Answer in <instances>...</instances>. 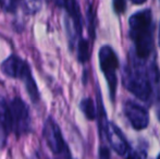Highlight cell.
Returning a JSON list of instances; mask_svg holds the SVG:
<instances>
[{
	"instance_id": "8fae6325",
	"label": "cell",
	"mask_w": 160,
	"mask_h": 159,
	"mask_svg": "<svg viewBox=\"0 0 160 159\" xmlns=\"http://www.w3.org/2000/svg\"><path fill=\"white\" fill-rule=\"evenodd\" d=\"M97 102H98V117H99L98 127H99V132H100V136H101V138H103L105 136L108 137V127H109V123H108L107 117H106V115H105V110H103L100 94L97 95Z\"/></svg>"
},
{
	"instance_id": "4fadbf2b",
	"label": "cell",
	"mask_w": 160,
	"mask_h": 159,
	"mask_svg": "<svg viewBox=\"0 0 160 159\" xmlns=\"http://www.w3.org/2000/svg\"><path fill=\"white\" fill-rule=\"evenodd\" d=\"M89 57H91V52H89V44L86 39L81 38L78 44V59L81 63H85L88 61Z\"/></svg>"
},
{
	"instance_id": "2e32d148",
	"label": "cell",
	"mask_w": 160,
	"mask_h": 159,
	"mask_svg": "<svg viewBox=\"0 0 160 159\" xmlns=\"http://www.w3.org/2000/svg\"><path fill=\"white\" fill-rule=\"evenodd\" d=\"M87 15H88V23H89L88 30H89V33H91V36L94 38V37H95V32H94V13H93V11H92V8H88Z\"/></svg>"
},
{
	"instance_id": "52a82bcc",
	"label": "cell",
	"mask_w": 160,
	"mask_h": 159,
	"mask_svg": "<svg viewBox=\"0 0 160 159\" xmlns=\"http://www.w3.org/2000/svg\"><path fill=\"white\" fill-rule=\"evenodd\" d=\"M11 132H13V122L10 104L0 95V149L6 146Z\"/></svg>"
},
{
	"instance_id": "ac0fdd59",
	"label": "cell",
	"mask_w": 160,
	"mask_h": 159,
	"mask_svg": "<svg viewBox=\"0 0 160 159\" xmlns=\"http://www.w3.org/2000/svg\"><path fill=\"white\" fill-rule=\"evenodd\" d=\"M110 157V153L109 149L105 146H101L99 149V159H109Z\"/></svg>"
},
{
	"instance_id": "8992f818",
	"label": "cell",
	"mask_w": 160,
	"mask_h": 159,
	"mask_svg": "<svg viewBox=\"0 0 160 159\" xmlns=\"http://www.w3.org/2000/svg\"><path fill=\"white\" fill-rule=\"evenodd\" d=\"M125 84L128 89L132 92L139 99L146 100L150 95V83L146 74L141 71H131L130 74L125 77Z\"/></svg>"
},
{
	"instance_id": "277c9868",
	"label": "cell",
	"mask_w": 160,
	"mask_h": 159,
	"mask_svg": "<svg viewBox=\"0 0 160 159\" xmlns=\"http://www.w3.org/2000/svg\"><path fill=\"white\" fill-rule=\"evenodd\" d=\"M11 115H12L13 132L17 137L32 132V118H31L30 109L23 99L20 97H14L10 102Z\"/></svg>"
},
{
	"instance_id": "9c48e42d",
	"label": "cell",
	"mask_w": 160,
	"mask_h": 159,
	"mask_svg": "<svg viewBox=\"0 0 160 159\" xmlns=\"http://www.w3.org/2000/svg\"><path fill=\"white\" fill-rule=\"evenodd\" d=\"M56 4L62 7L68 13V17L71 19L73 28L78 35L82 34V17H81L80 6L76 1H56Z\"/></svg>"
},
{
	"instance_id": "ba28073f",
	"label": "cell",
	"mask_w": 160,
	"mask_h": 159,
	"mask_svg": "<svg viewBox=\"0 0 160 159\" xmlns=\"http://www.w3.org/2000/svg\"><path fill=\"white\" fill-rule=\"evenodd\" d=\"M124 112L135 130H143L148 125L149 117L144 107L128 100L124 105Z\"/></svg>"
},
{
	"instance_id": "3957f363",
	"label": "cell",
	"mask_w": 160,
	"mask_h": 159,
	"mask_svg": "<svg viewBox=\"0 0 160 159\" xmlns=\"http://www.w3.org/2000/svg\"><path fill=\"white\" fill-rule=\"evenodd\" d=\"M42 138L53 155L70 157L69 147L65 143L60 127L52 117H48L42 125Z\"/></svg>"
},
{
	"instance_id": "ffe728a7",
	"label": "cell",
	"mask_w": 160,
	"mask_h": 159,
	"mask_svg": "<svg viewBox=\"0 0 160 159\" xmlns=\"http://www.w3.org/2000/svg\"><path fill=\"white\" fill-rule=\"evenodd\" d=\"M159 46H160V26H159Z\"/></svg>"
},
{
	"instance_id": "7c38bea8",
	"label": "cell",
	"mask_w": 160,
	"mask_h": 159,
	"mask_svg": "<svg viewBox=\"0 0 160 159\" xmlns=\"http://www.w3.org/2000/svg\"><path fill=\"white\" fill-rule=\"evenodd\" d=\"M80 108L88 120H94L96 118V109L92 98H84L80 104Z\"/></svg>"
},
{
	"instance_id": "7a4b0ae2",
	"label": "cell",
	"mask_w": 160,
	"mask_h": 159,
	"mask_svg": "<svg viewBox=\"0 0 160 159\" xmlns=\"http://www.w3.org/2000/svg\"><path fill=\"white\" fill-rule=\"evenodd\" d=\"M131 37L135 42V49L139 58L145 59L152 48V10L145 9L138 11L130 17Z\"/></svg>"
},
{
	"instance_id": "d6986e66",
	"label": "cell",
	"mask_w": 160,
	"mask_h": 159,
	"mask_svg": "<svg viewBox=\"0 0 160 159\" xmlns=\"http://www.w3.org/2000/svg\"><path fill=\"white\" fill-rule=\"evenodd\" d=\"M132 2L134 4H142V3H144V2H145V0H142V1H134V0H133Z\"/></svg>"
},
{
	"instance_id": "44dd1931",
	"label": "cell",
	"mask_w": 160,
	"mask_h": 159,
	"mask_svg": "<svg viewBox=\"0 0 160 159\" xmlns=\"http://www.w3.org/2000/svg\"><path fill=\"white\" fill-rule=\"evenodd\" d=\"M158 119H159V121H160V110H159V112H158Z\"/></svg>"
},
{
	"instance_id": "6da1fadb",
	"label": "cell",
	"mask_w": 160,
	"mask_h": 159,
	"mask_svg": "<svg viewBox=\"0 0 160 159\" xmlns=\"http://www.w3.org/2000/svg\"><path fill=\"white\" fill-rule=\"evenodd\" d=\"M0 70L6 77L18 79L24 83L26 92L33 104L38 105L40 102V94L37 83L34 79L30 64L17 55H10L0 64Z\"/></svg>"
},
{
	"instance_id": "5b68a950",
	"label": "cell",
	"mask_w": 160,
	"mask_h": 159,
	"mask_svg": "<svg viewBox=\"0 0 160 159\" xmlns=\"http://www.w3.org/2000/svg\"><path fill=\"white\" fill-rule=\"evenodd\" d=\"M99 64L109 86L110 96L113 99L117 91V74L116 70L119 67V61L116 52L110 46H102L99 50Z\"/></svg>"
},
{
	"instance_id": "7402d4cb",
	"label": "cell",
	"mask_w": 160,
	"mask_h": 159,
	"mask_svg": "<svg viewBox=\"0 0 160 159\" xmlns=\"http://www.w3.org/2000/svg\"><path fill=\"white\" fill-rule=\"evenodd\" d=\"M158 159H160V154H159V156H158Z\"/></svg>"
},
{
	"instance_id": "5bb4252c",
	"label": "cell",
	"mask_w": 160,
	"mask_h": 159,
	"mask_svg": "<svg viewBox=\"0 0 160 159\" xmlns=\"http://www.w3.org/2000/svg\"><path fill=\"white\" fill-rule=\"evenodd\" d=\"M20 7H22L25 14L32 15L42 9V2L40 1H21Z\"/></svg>"
},
{
	"instance_id": "e0dca14e",
	"label": "cell",
	"mask_w": 160,
	"mask_h": 159,
	"mask_svg": "<svg viewBox=\"0 0 160 159\" xmlns=\"http://www.w3.org/2000/svg\"><path fill=\"white\" fill-rule=\"evenodd\" d=\"M114 11L117 13H122L125 11V7H127V2L123 1V0H117L113 2Z\"/></svg>"
},
{
	"instance_id": "30bf717a",
	"label": "cell",
	"mask_w": 160,
	"mask_h": 159,
	"mask_svg": "<svg viewBox=\"0 0 160 159\" xmlns=\"http://www.w3.org/2000/svg\"><path fill=\"white\" fill-rule=\"evenodd\" d=\"M108 138L109 142L111 144L112 148L121 156H124L128 152V143L125 141L124 135L122 134V132L120 131L117 125H114L113 123H109V127H108Z\"/></svg>"
},
{
	"instance_id": "9a60e30c",
	"label": "cell",
	"mask_w": 160,
	"mask_h": 159,
	"mask_svg": "<svg viewBox=\"0 0 160 159\" xmlns=\"http://www.w3.org/2000/svg\"><path fill=\"white\" fill-rule=\"evenodd\" d=\"M21 4V1L14 0H0V8L8 13H14Z\"/></svg>"
}]
</instances>
